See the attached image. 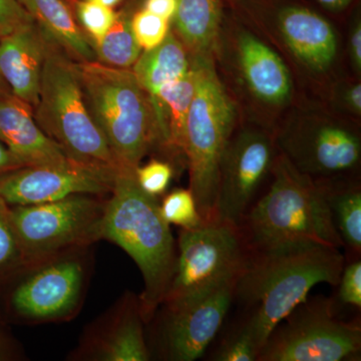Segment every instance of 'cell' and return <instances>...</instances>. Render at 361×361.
<instances>
[{"mask_svg": "<svg viewBox=\"0 0 361 361\" xmlns=\"http://www.w3.org/2000/svg\"><path fill=\"white\" fill-rule=\"evenodd\" d=\"M344 265L341 249L317 242L249 249L234 292V300L246 310L241 326L262 348L272 330L316 285L337 286Z\"/></svg>", "mask_w": 361, "mask_h": 361, "instance_id": "6da1fadb", "label": "cell"}, {"mask_svg": "<svg viewBox=\"0 0 361 361\" xmlns=\"http://www.w3.org/2000/svg\"><path fill=\"white\" fill-rule=\"evenodd\" d=\"M101 239L122 248L139 267L144 290L139 295L146 325L167 293L174 273L177 244L160 212V201L137 185L135 171L118 169L102 221Z\"/></svg>", "mask_w": 361, "mask_h": 361, "instance_id": "7a4b0ae2", "label": "cell"}, {"mask_svg": "<svg viewBox=\"0 0 361 361\" xmlns=\"http://www.w3.org/2000/svg\"><path fill=\"white\" fill-rule=\"evenodd\" d=\"M273 182L240 226L250 250L317 242L343 248L319 183L299 172L281 154L272 167Z\"/></svg>", "mask_w": 361, "mask_h": 361, "instance_id": "3957f363", "label": "cell"}, {"mask_svg": "<svg viewBox=\"0 0 361 361\" xmlns=\"http://www.w3.org/2000/svg\"><path fill=\"white\" fill-rule=\"evenodd\" d=\"M92 262L89 246L23 263L0 282V313L20 325L70 322L82 310Z\"/></svg>", "mask_w": 361, "mask_h": 361, "instance_id": "277c9868", "label": "cell"}, {"mask_svg": "<svg viewBox=\"0 0 361 361\" xmlns=\"http://www.w3.org/2000/svg\"><path fill=\"white\" fill-rule=\"evenodd\" d=\"M85 104L121 168L135 171L155 149L156 122L148 94L130 68L77 63Z\"/></svg>", "mask_w": 361, "mask_h": 361, "instance_id": "5b68a950", "label": "cell"}, {"mask_svg": "<svg viewBox=\"0 0 361 361\" xmlns=\"http://www.w3.org/2000/svg\"><path fill=\"white\" fill-rule=\"evenodd\" d=\"M33 116L71 161L108 170L121 169L85 104L77 61L49 37Z\"/></svg>", "mask_w": 361, "mask_h": 361, "instance_id": "8992f818", "label": "cell"}, {"mask_svg": "<svg viewBox=\"0 0 361 361\" xmlns=\"http://www.w3.org/2000/svg\"><path fill=\"white\" fill-rule=\"evenodd\" d=\"M196 87L185 129L184 156L190 187L205 223L216 222L221 161L231 140L236 108L207 56L191 61Z\"/></svg>", "mask_w": 361, "mask_h": 361, "instance_id": "52a82bcc", "label": "cell"}, {"mask_svg": "<svg viewBox=\"0 0 361 361\" xmlns=\"http://www.w3.org/2000/svg\"><path fill=\"white\" fill-rule=\"evenodd\" d=\"M361 327L337 317L336 301L308 297L268 336L257 361H342L357 360Z\"/></svg>", "mask_w": 361, "mask_h": 361, "instance_id": "ba28073f", "label": "cell"}, {"mask_svg": "<svg viewBox=\"0 0 361 361\" xmlns=\"http://www.w3.org/2000/svg\"><path fill=\"white\" fill-rule=\"evenodd\" d=\"M108 197L78 194L47 203L9 206L25 262L102 240Z\"/></svg>", "mask_w": 361, "mask_h": 361, "instance_id": "9c48e42d", "label": "cell"}, {"mask_svg": "<svg viewBox=\"0 0 361 361\" xmlns=\"http://www.w3.org/2000/svg\"><path fill=\"white\" fill-rule=\"evenodd\" d=\"M248 253L236 226L212 222L197 229H180L174 273L163 302L204 295L237 279Z\"/></svg>", "mask_w": 361, "mask_h": 361, "instance_id": "30bf717a", "label": "cell"}, {"mask_svg": "<svg viewBox=\"0 0 361 361\" xmlns=\"http://www.w3.org/2000/svg\"><path fill=\"white\" fill-rule=\"evenodd\" d=\"M237 279L204 295L159 306L149 322L155 323L152 343L161 360L193 361L204 355L229 312Z\"/></svg>", "mask_w": 361, "mask_h": 361, "instance_id": "8fae6325", "label": "cell"}, {"mask_svg": "<svg viewBox=\"0 0 361 361\" xmlns=\"http://www.w3.org/2000/svg\"><path fill=\"white\" fill-rule=\"evenodd\" d=\"M274 161V144L264 133L244 130L230 140L220 165L216 222L241 226Z\"/></svg>", "mask_w": 361, "mask_h": 361, "instance_id": "7c38bea8", "label": "cell"}, {"mask_svg": "<svg viewBox=\"0 0 361 361\" xmlns=\"http://www.w3.org/2000/svg\"><path fill=\"white\" fill-rule=\"evenodd\" d=\"M116 172L78 163L25 166L0 175V198L8 206H25L78 194L109 196Z\"/></svg>", "mask_w": 361, "mask_h": 361, "instance_id": "4fadbf2b", "label": "cell"}, {"mask_svg": "<svg viewBox=\"0 0 361 361\" xmlns=\"http://www.w3.org/2000/svg\"><path fill=\"white\" fill-rule=\"evenodd\" d=\"M139 295L126 292L82 332L73 361H149L152 353L145 332Z\"/></svg>", "mask_w": 361, "mask_h": 361, "instance_id": "5bb4252c", "label": "cell"}, {"mask_svg": "<svg viewBox=\"0 0 361 361\" xmlns=\"http://www.w3.org/2000/svg\"><path fill=\"white\" fill-rule=\"evenodd\" d=\"M280 145L292 165L313 180L353 172L360 163V137L337 123L290 128L280 137Z\"/></svg>", "mask_w": 361, "mask_h": 361, "instance_id": "9a60e30c", "label": "cell"}, {"mask_svg": "<svg viewBox=\"0 0 361 361\" xmlns=\"http://www.w3.org/2000/svg\"><path fill=\"white\" fill-rule=\"evenodd\" d=\"M0 142L25 166H66L71 161L40 129L30 104L0 94Z\"/></svg>", "mask_w": 361, "mask_h": 361, "instance_id": "2e32d148", "label": "cell"}, {"mask_svg": "<svg viewBox=\"0 0 361 361\" xmlns=\"http://www.w3.org/2000/svg\"><path fill=\"white\" fill-rule=\"evenodd\" d=\"M49 37L33 23L0 39V75L11 94L35 108Z\"/></svg>", "mask_w": 361, "mask_h": 361, "instance_id": "e0dca14e", "label": "cell"}, {"mask_svg": "<svg viewBox=\"0 0 361 361\" xmlns=\"http://www.w3.org/2000/svg\"><path fill=\"white\" fill-rule=\"evenodd\" d=\"M279 30L292 52L306 66L325 71L336 58L334 28L319 14L303 7H287L278 16Z\"/></svg>", "mask_w": 361, "mask_h": 361, "instance_id": "ac0fdd59", "label": "cell"}, {"mask_svg": "<svg viewBox=\"0 0 361 361\" xmlns=\"http://www.w3.org/2000/svg\"><path fill=\"white\" fill-rule=\"evenodd\" d=\"M239 56L247 85L258 99L273 104L289 99L290 73L276 52L245 32L239 39Z\"/></svg>", "mask_w": 361, "mask_h": 361, "instance_id": "d6986e66", "label": "cell"}, {"mask_svg": "<svg viewBox=\"0 0 361 361\" xmlns=\"http://www.w3.org/2000/svg\"><path fill=\"white\" fill-rule=\"evenodd\" d=\"M35 25L77 63L96 61V54L65 0H18Z\"/></svg>", "mask_w": 361, "mask_h": 361, "instance_id": "ffe728a7", "label": "cell"}, {"mask_svg": "<svg viewBox=\"0 0 361 361\" xmlns=\"http://www.w3.org/2000/svg\"><path fill=\"white\" fill-rule=\"evenodd\" d=\"M190 68L186 47L177 35L169 32L159 47L142 51L130 70L153 104L161 87L183 77Z\"/></svg>", "mask_w": 361, "mask_h": 361, "instance_id": "44dd1931", "label": "cell"}, {"mask_svg": "<svg viewBox=\"0 0 361 361\" xmlns=\"http://www.w3.org/2000/svg\"><path fill=\"white\" fill-rule=\"evenodd\" d=\"M173 20L185 47L195 56H206L212 51L219 33V0H177Z\"/></svg>", "mask_w": 361, "mask_h": 361, "instance_id": "7402d4cb", "label": "cell"}, {"mask_svg": "<svg viewBox=\"0 0 361 361\" xmlns=\"http://www.w3.org/2000/svg\"><path fill=\"white\" fill-rule=\"evenodd\" d=\"M318 183V182H317ZM320 184V183H319ZM322 185L332 219L343 246L355 256L361 253V191L360 187L337 189Z\"/></svg>", "mask_w": 361, "mask_h": 361, "instance_id": "603a6c76", "label": "cell"}, {"mask_svg": "<svg viewBox=\"0 0 361 361\" xmlns=\"http://www.w3.org/2000/svg\"><path fill=\"white\" fill-rule=\"evenodd\" d=\"M90 45L97 61L118 68H132L142 52L130 27V16L126 11H118L103 39Z\"/></svg>", "mask_w": 361, "mask_h": 361, "instance_id": "cb8c5ba5", "label": "cell"}, {"mask_svg": "<svg viewBox=\"0 0 361 361\" xmlns=\"http://www.w3.org/2000/svg\"><path fill=\"white\" fill-rule=\"evenodd\" d=\"M160 212L169 225L178 226L183 230L197 229L206 224L190 189L179 188L166 195L160 202Z\"/></svg>", "mask_w": 361, "mask_h": 361, "instance_id": "d4e9b609", "label": "cell"}, {"mask_svg": "<svg viewBox=\"0 0 361 361\" xmlns=\"http://www.w3.org/2000/svg\"><path fill=\"white\" fill-rule=\"evenodd\" d=\"M25 263L9 206L0 198V282Z\"/></svg>", "mask_w": 361, "mask_h": 361, "instance_id": "484cf974", "label": "cell"}, {"mask_svg": "<svg viewBox=\"0 0 361 361\" xmlns=\"http://www.w3.org/2000/svg\"><path fill=\"white\" fill-rule=\"evenodd\" d=\"M75 6L78 25L90 44L103 39L116 20V11L90 0H77Z\"/></svg>", "mask_w": 361, "mask_h": 361, "instance_id": "4316f807", "label": "cell"}, {"mask_svg": "<svg viewBox=\"0 0 361 361\" xmlns=\"http://www.w3.org/2000/svg\"><path fill=\"white\" fill-rule=\"evenodd\" d=\"M130 27L140 47L149 51L166 39L170 32V20L142 8L130 16Z\"/></svg>", "mask_w": 361, "mask_h": 361, "instance_id": "83f0119b", "label": "cell"}, {"mask_svg": "<svg viewBox=\"0 0 361 361\" xmlns=\"http://www.w3.org/2000/svg\"><path fill=\"white\" fill-rule=\"evenodd\" d=\"M137 185L145 193L158 198L166 193L173 177L174 169L170 161L153 159L135 170Z\"/></svg>", "mask_w": 361, "mask_h": 361, "instance_id": "f1b7e54d", "label": "cell"}, {"mask_svg": "<svg viewBox=\"0 0 361 361\" xmlns=\"http://www.w3.org/2000/svg\"><path fill=\"white\" fill-rule=\"evenodd\" d=\"M257 344L243 326L235 330L217 349L212 360L217 361H257Z\"/></svg>", "mask_w": 361, "mask_h": 361, "instance_id": "f546056e", "label": "cell"}, {"mask_svg": "<svg viewBox=\"0 0 361 361\" xmlns=\"http://www.w3.org/2000/svg\"><path fill=\"white\" fill-rule=\"evenodd\" d=\"M338 300L344 305L361 308V262L355 259L344 265L338 284Z\"/></svg>", "mask_w": 361, "mask_h": 361, "instance_id": "4dcf8cb0", "label": "cell"}, {"mask_svg": "<svg viewBox=\"0 0 361 361\" xmlns=\"http://www.w3.org/2000/svg\"><path fill=\"white\" fill-rule=\"evenodd\" d=\"M30 23L32 16L18 0H0V39Z\"/></svg>", "mask_w": 361, "mask_h": 361, "instance_id": "1f68e13d", "label": "cell"}, {"mask_svg": "<svg viewBox=\"0 0 361 361\" xmlns=\"http://www.w3.org/2000/svg\"><path fill=\"white\" fill-rule=\"evenodd\" d=\"M144 9L165 20L174 18L177 0H145Z\"/></svg>", "mask_w": 361, "mask_h": 361, "instance_id": "d6a6232c", "label": "cell"}, {"mask_svg": "<svg viewBox=\"0 0 361 361\" xmlns=\"http://www.w3.org/2000/svg\"><path fill=\"white\" fill-rule=\"evenodd\" d=\"M350 56L356 70H361V25L356 21L350 33Z\"/></svg>", "mask_w": 361, "mask_h": 361, "instance_id": "836d02e7", "label": "cell"}, {"mask_svg": "<svg viewBox=\"0 0 361 361\" xmlns=\"http://www.w3.org/2000/svg\"><path fill=\"white\" fill-rule=\"evenodd\" d=\"M25 164L18 160L8 149L0 142V175L20 167H25Z\"/></svg>", "mask_w": 361, "mask_h": 361, "instance_id": "e575fe53", "label": "cell"}, {"mask_svg": "<svg viewBox=\"0 0 361 361\" xmlns=\"http://www.w3.org/2000/svg\"><path fill=\"white\" fill-rule=\"evenodd\" d=\"M344 102L349 110L353 113L360 115L361 113V85L356 84L351 85L345 94H344Z\"/></svg>", "mask_w": 361, "mask_h": 361, "instance_id": "d590c367", "label": "cell"}, {"mask_svg": "<svg viewBox=\"0 0 361 361\" xmlns=\"http://www.w3.org/2000/svg\"><path fill=\"white\" fill-rule=\"evenodd\" d=\"M16 356V349L13 348L11 341L4 336V332L0 331V361L9 360Z\"/></svg>", "mask_w": 361, "mask_h": 361, "instance_id": "8d00e7d4", "label": "cell"}, {"mask_svg": "<svg viewBox=\"0 0 361 361\" xmlns=\"http://www.w3.org/2000/svg\"><path fill=\"white\" fill-rule=\"evenodd\" d=\"M323 6L327 7L331 11H337L348 7L353 0H317Z\"/></svg>", "mask_w": 361, "mask_h": 361, "instance_id": "74e56055", "label": "cell"}, {"mask_svg": "<svg viewBox=\"0 0 361 361\" xmlns=\"http://www.w3.org/2000/svg\"><path fill=\"white\" fill-rule=\"evenodd\" d=\"M90 1L97 2V4H103L104 6L115 8V7L118 6L123 0H90Z\"/></svg>", "mask_w": 361, "mask_h": 361, "instance_id": "f35d334b", "label": "cell"}, {"mask_svg": "<svg viewBox=\"0 0 361 361\" xmlns=\"http://www.w3.org/2000/svg\"><path fill=\"white\" fill-rule=\"evenodd\" d=\"M6 92H11L6 82L2 80L1 75H0V94H6Z\"/></svg>", "mask_w": 361, "mask_h": 361, "instance_id": "ab89813d", "label": "cell"}, {"mask_svg": "<svg viewBox=\"0 0 361 361\" xmlns=\"http://www.w3.org/2000/svg\"><path fill=\"white\" fill-rule=\"evenodd\" d=\"M71 1L75 2V1H77V0H71Z\"/></svg>", "mask_w": 361, "mask_h": 361, "instance_id": "60d3db41", "label": "cell"}]
</instances>
